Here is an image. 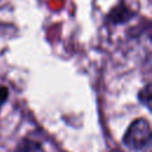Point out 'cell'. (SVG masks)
I'll return each mask as SVG.
<instances>
[{"label":"cell","instance_id":"7a4b0ae2","mask_svg":"<svg viewBox=\"0 0 152 152\" xmlns=\"http://www.w3.org/2000/svg\"><path fill=\"white\" fill-rule=\"evenodd\" d=\"M18 152H45L42 145L33 140H25L20 144Z\"/></svg>","mask_w":152,"mask_h":152},{"label":"cell","instance_id":"6da1fadb","mask_svg":"<svg viewBox=\"0 0 152 152\" xmlns=\"http://www.w3.org/2000/svg\"><path fill=\"white\" fill-rule=\"evenodd\" d=\"M151 128L150 124L145 119H137L131 124L125 133L124 142L131 150H142L150 145Z\"/></svg>","mask_w":152,"mask_h":152},{"label":"cell","instance_id":"3957f363","mask_svg":"<svg viewBox=\"0 0 152 152\" xmlns=\"http://www.w3.org/2000/svg\"><path fill=\"white\" fill-rule=\"evenodd\" d=\"M6 97H7V91H6V89H5V88H0V106L5 102Z\"/></svg>","mask_w":152,"mask_h":152}]
</instances>
